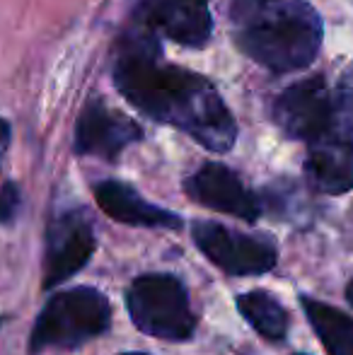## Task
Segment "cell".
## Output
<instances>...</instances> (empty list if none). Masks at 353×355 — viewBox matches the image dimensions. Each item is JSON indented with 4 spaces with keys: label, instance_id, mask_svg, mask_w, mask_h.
Instances as JSON below:
<instances>
[{
    "label": "cell",
    "instance_id": "9a60e30c",
    "mask_svg": "<svg viewBox=\"0 0 353 355\" xmlns=\"http://www.w3.org/2000/svg\"><path fill=\"white\" fill-rule=\"evenodd\" d=\"M19 206V189L12 182L3 184L0 189V223H10Z\"/></svg>",
    "mask_w": 353,
    "mask_h": 355
},
{
    "label": "cell",
    "instance_id": "2e32d148",
    "mask_svg": "<svg viewBox=\"0 0 353 355\" xmlns=\"http://www.w3.org/2000/svg\"><path fill=\"white\" fill-rule=\"evenodd\" d=\"M10 143V123L5 119H0V153H5Z\"/></svg>",
    "mask_w": 353,
    "mask_h": 355
},
{
    "label": "cell",
    "instance_id": "5b68a950",
    "mask_svg": "<svg viewBox=\"0 0 353 355\" xmlns=\"http://www.w3.org/2000/svg\"><path fill=\"white\" fill-rule=\"evenodd\" d=\"M191 232L203 257L230 276H261L276 266L278 252L264 237L235 232L211 220L193 223Z\"/></svg>",
    "mask_w": 353,
    "mask_h": 355
},
{
    "label": "cell",
    "instance_id": "7c38bea8",
    "mask_svg": "<svg viewBox=\"0 0 353 355\" xmlns=\"http://www.w3.org/2000/svg\"><path fill=\"white\" fill-rule=\"evenodd\" d=\"M97 206L112 220L136 227H182V218L172 211L153 206L143 196H138L128 184L123 182H102L94 187Z\"/></svg>",
    "mask_w": 353,
    "mask_h": 355
},
{
    "label": "cell",
    "instance_id": "ac0fdd59",
    "mask_svg": "<svg viewBox=\"0 0 353 355\" xmlns=\"http://www.w3.org/2000/svg\"><path fill=\"white\" fill-rule=\"evenodd\" d=\"M123 355H148V353H123Z\"/></svg>",
    "mask_w": 353,
    "mask_h": 355
},
{
    "label": "cell",
    "instance_id": "3957f363",
    "mask_svg": "<svg viewBox=\"0 0 353 355\" xmlns=\"http://www.w3.org/2000/svg\"><path fill=\"white\" fill-rule=\"evenodd\" d=\"M112 307L94 288H71L53 295L42 309L29 338V351L76 348L109 329Z\"/></svg>",
    "mask_w": 353,
    "mask_h": 355
},
{
    "label": "cell",
    "instance_id": "52a82bcc",
    "mask_svg": "<svg viewBox=\"0 0 353 355\" xmlns=\"http://www.w3.org/2000/svg\"><path fill=\"white\" fill-rule=\"evenodd\" d=\"M94 254L92 225L83 213H68L49 230L44 257V288L73 278Z\"/></svg>",
    "mask_w": 353,
    "mask_h": 355
},
{
    "label": "cell",
    "instance_id": "6da1fadb",
    "mask_svg": "<svg viewBox=\"0 0 353 355\" xmlns=\"http://www.w3.org/2000/svg\"><path fill=\"white\" fill-rule=\"evenodd\" d=\"M114 83L136 109L182 128L211 153H227L235 145V119L216 87L191 71L160 66V44L148 24L136 22L121 37Z\"/></svg>",
    "mask_w": 353,
    "mask_h": 355
},
{
    "label": "cell",
    "instance_id": "d6986e66",
    "mask_svg": "<svg viewBox=\"0 0 353 355\" xmlns=\"http://www.w3.org/2000/svg\"><path fill=\"white\" fill-rule=\"evenodd\" d=\"M0 155H3V153H0Z\"/></svg>",
    "mask_w": 353,
    "mask_h": 355
},
{
    "label": "cell",
    "instance_id": "4fadbf2b",
    "mask_svg": "<svg viewBox=\"0 0 353 355\" xmlns=\"http://www.w3.org/2000/svg\"><path fill=\"white\" fill-rule=\"evenodd\" d=\"M302 309L329 355H353V319L320 300L302 297Z\"/></svg>",
    "mask_w": 353,
    "mask_h": 355
},
{
    "label": "cell",
    "instance_id": "5bb4252c",
    "mask_svg": "<svg viewBox=\"0 0 353 355\" xmlns=\"http://www.w3.org/2000/svg\"><path fill=\"white\" fill-rule=\"evenodd\" d=\"M237 309L257 334L268 341H283L288 334V314L283 304L266 290H252L237 297Z\"/></svg>",
    "mask_w": 353,
    "mask_h": 355
},
{
    "label": "cell",
    "instance_id": "277c9868",
    "mask_svg": "<svg viewBox=\"0 0 353 355\" xmlns=\"http://www.w3.org/2000/svg\"><path fill=\"white\" fill-rule=\"evenodd\" d=\"M128 314L136 329L165 341H187L196 331L184 283L170 273H146L126 293Z\"/></svg>",
    "mask_w": 353,
    "mask_h": 355
},
{
    "label": "cell",
    "instance_id": "9c48e42d",
    "mask_svg": "<svg viewBox=\"0 0 353 355\" xmlns=\"http://www.w3.org/2000/svg\"><path fill=\"white\" fill-rule=\"evenodd\" d=\"M184 189L201 206L235 215V218H242L247 223H255L261 213L255 193L247 191L240 177L232 169H227L225 164H203L198 172H193L187 179Z\"/></svg>",
    "mask_w": 353,
    "mask_h": 355
},
{
    "label": "cell",
    "instance_id": "7a4b0ae2",
    "mask_svg": "<svg viewBox=\"0 0 353 355\" xmlns=\"http://www.w3.org/2000/svg\"><path fill=\"white\" fill-rule=\"evenodd\" d=\"M242 53L273 73H293L315 61L322 44V19L305 0H235Z\"/></svg>",
    "mask_w": 353,
    "mask_h": 355
},
{
    "label": "cell",
    "instance_id": "8992f818",
    "mask_svg": "<svg viewBox=\"0 0 353 355\" xmlns=\"http://www.w3.org/2000/svg\"><path fill=\"white\" fill-rule=\"evenodd\" d=\"M273 119L286 136L295 141H317L332 131L334 107L322 75L300 80L278 94L273 104Z\"/></svg>",
    "mask_w": 353,
    "mask_h": 355
},
{
    "label": "cell",
    "instance_id": "8fae6325",
    "mask_svg": "<svg viewBox=\"0 0 353 355\" xmlns=\"http://www.w3.org/2000/svg\"><path fill=\"white\" fill-rule=\"evenodd\" d=\"M307 182L322 193L339 196L353 189V141L325 133L310 143L305 159Z\"/></svg>",
    "mask_w": 353,
    "mask_h": 355
},
{
    "label": "cell",
    "instance_id": "e0dca14e",
    "mask_svg": "<svg viewBox=\"0 0 353 355\" xmlns=\"http://www.w3.org/2000/svg\"><path fill=\"white\" fill-rule=\"evenodd\" d=\"M346 300H349V302L353 304V281L349 283V288H346Z\"/></svg>",
    "mask_w": 353,
    "mask_h": 355
},
{
    "label": "cell",
    "instance_id": "ba28073f",
    "mask_svg": "<svg viewBox=\"0 0 353 355\" xmlns=\"http://www.w3.org/2000/svg\"><path fill=\"white\" fill-rule=\"evenodd\" d=\"M141 126L133 119L114 112L99 99H92L78 119L76 153L114 159L123 148L141 141Z\"/></svg>",
    "mask_w": 353,
    "mask_h": 355
},
{
    "label": "cell",
    "instance_id": "30bf717a",
    "mask_svg": "<svg viewBox=\"0 0 353 355\" xmlns=\"http://www.w3.org/2000/svg\"><path fill=\"white\" fill-rule=\"evenodd\" d=\"M208 0H141L136 22L162 29L170 39L184 46H203L211 37Z\"/></svg>",
    "mask_w": 353,
    "mask_h": 355
}]
</instances>
